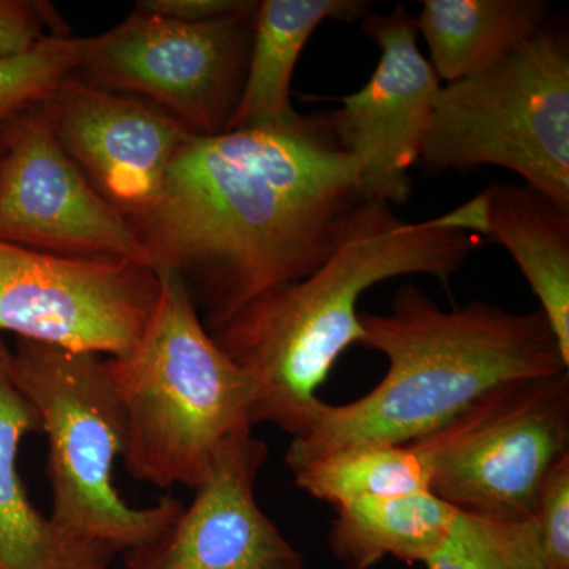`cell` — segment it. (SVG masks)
I'll use <instances>...</instances> for the list:
<instances>
[{
    "label": "cell",
    "mask_w": 569,
    "mask_h": 569,
    "mask_svg": "<svg viewBox=\"0 0 569 569\" xmlns=\"http://www.w3.org/2000/svg\"><path fill=\"white\" fill-rule=\"evenodd\" d=\"M361 201L358 163L328 118L190 134L151 212L133 224L153 269L197 283L211 332L316 271Z\"/></svg>",
    "instance_id": "6da1fadb"
},
{
    "label": "cell",
    "mask_w": 569,
    "mask_h": 569,
    "mask_svg": "<svg viewBox=\"0 0 569 569\" xmlns=\"http://www.w3.org/2000/svg\"><path fill=\"white\" fill-rule=\"evenodd\" d=\"M485 238L443 219L408 222L391 204L361 200L347 213L325 263L276 288L211 332L253 383V422L302 436L337 359L361 343L358 302L369 288L400 276L447 283Z\"/></svg>",
    "instance_id": "7a4b0ae2"
},
{
    "label": "cell",
    "mask_w": 569,
    "mask_h": 569,
    "mask_svg": "<svg viewBox=\"0 0 569 569\" xmlns=\"http://www.w3.org/2000/svg\"><path fill=\"white\" fill-rule=\"evenodd\" d=\"M362 340L388 358L372 391L343 406L318 403L287 451L290 470L359 441L408 445L436 432L505 385L567 373L541 309L515 313L471 301L445 310L403 284L387 316L361 312Z\"/></svg>",
    "instance_id": "3957f363"
},
{
    "label": "cell",
    "mask_w": 569,
    "mask_h": 569,
    "mask_svg": "<svg viewBox=\"0 0 569 569\" xmlns=\"http://www.w3.org/2000/svg\"><path fill=\"white\" fill-rule=\"evenodd\" d=\"M159 274L141 339L104 367L126 418V470L157 488L194 489L223 445L253 429V383L206 331L186 280Z\"/></svg>",
    "instance_id": "277c9868"
},
{
    "label": "cell",
    "mask_w": 569,
    "mask_h": 569,
    "mask_svg": "<svg viewBox=\"0 0 569 569\" xmlns=\"http://www.w3.org/2000/svg\"><path fill=\"white\" fill-rule=\"evenodd\" d=\"M11 370L48 437L50 519L62 533L114 556L140 548L178 518V498L134 508L112 482L126 451V418L104 356L17 340Z\"/></svg>",
    "instance_id": "5b68a950"
},
{
    "label": "cell",
    "mask_w": 569,
    "mask_h": 569,
    "mask_svg": "<svg viewBox=\"0 0 569 569\" xmlns=\"http://www.w3.org/2000/svg\"><path fill=\"white\" fill-rule=\"evenodd\" d=\"M418 164L500 167L569 208V40L546 26L508 58L438 89Z\"/></svg>",
    "instance_id": "8992f818"
},
{
    "label": "cell",
    "mask_w": 569,
    "mask_h": 569,
    "mask_svg": "<svg viewBox=\"0 0 569 569\" xmlns=\"http://www.w3.org/2000/svg\"><path fill=\"white\" fill-rule=\"evenodd\" d=\"M430 492L471 518L533 522L539 486L569 455V372L505 385L411 441Z\"/></svg>",
    "instance_id": "52a82bcc"
},
{
    "label": "cell",
    "mask_w": 569,
    "mask_h": 569,
    "mask_svg": "<svg viewBox=\"0 0 569 569\" xmlns=\"http://www.w3.org/2000/svg\"><path fill=\"white\" fill-rule=\"evenodd\" d=\"M254 14L186 24L134 10L102 36L82 39L74 74L156 104L197 137L219 134L244 88Z\"/></svg>",
    "instance_id": "ba28073f"
},
{
    "label": "cell",
    "mask_w": 569,
    "mask_h": 569,
    "mask_svg": "<svg viewBox=\"0 0 569 569\" xmlns=\"http://www.w3.org/2000/svg\"><path fill=\"white\" fill-rule=\"evenodd\" d=\"M160 274L114 258L62 257L0 241V336L97 353L137 346Z\"/></svg>",
    "instance_id": "9c48e42d"
},
{
    "label": "cell",
    "mask_w": 569,
    "mask_h": 569,
    "mask_svg": "<svg viewBox=\"0 0 569 569\" xmlns=\"http://www.w3.org/2000/svg\"><path fill=\"white\" fill-rule=\"evenodd\" d=\"M0 241L153 269L129 220L97 193L56 140L41 103L0 132Z\"/></svg>",
    "instance_id": "30bf717a"
},
{
    "label": "cell",
    "mask_w": 569,
    "mask_h": 569,
    "mask_svg": "<svg viewBox=\"0 0 569 569\" xmlns=\"http://www.w3.org/2000/svg\"><path fill=\"white\" fill-rule=\"evenodd\" d=\"M362 29L380 48V61L359 91L340 99L329 129L358 163L361 200L403 204L441 82L419 50L417 18L406 6L367 14Z\"/></svg>",
    "instance_id": "8fae6325"
},
{
    "label": "cell",
    "mask_w": 569,
    "mask_h": 569,
    "mask_svg": "<svg viewBox=\"0 0 569 569\" xmlns=\"http://www.w3.org/2000/svg\"><path fill=\"white\" fill-rule=\"evenodd\" d=\"M41 107L67 156L132 228L159 201L168 168L192 134L156 104L77 74Z\"/></svg>",
    "instance_id": "7c38bea8"
},
{
    "label": "cell",
    "mask_w": 569,
    "mask_h": 569,
    "mask_svg": "<svg viewBox=\"0 0 569 569\" xmlns=\"http://www.w3.org/2000/svg\"><path fill=\"white\" fill-rule=\"evenodd\" d=\"M268 447L250 432L231 438L194 488L192 503L151 541L129 550L126 569H306L254 497Z\"/></svg>",
    "instance_id": "4fadbf2b"
},
{
    "label": "cell",
    "mask_w": 569,
    "mask_h": 569,
    "mask_svg": "<svg viewBox=\"0 0 569 569\" xmlns=\"http://www.w3.org/2000/svg\"><path fill=\"white\" fill-rule=\"evenodd\" d=\"M40 430L36 410L17 387L11 350L0 336V569H104L107 550L67 537L33 507L18 456L22 438Z\"/></svg>",
    "instance_id": "5bb4252c"
},
{
    "label": "cell",
    "mask_w": 569,
    "mask_h": 569,
    "mask_svg": "<svg viewBox=\"0 0 569 569\" xmlns=\"http://www.w3.org/2000/svg\"><path fill=\"white\" fill-rule=\"evenodd\" d=\"M365 0H263L253 21L244 88L227 130L280 129L305 121L291 104V78L307 40L328 20H365Z\"/></svg>",
    "instance_id": "9a60e30c"
},
{
    "label": "cell",
    "mask_w": 569,
    "mask_h": 569,
    "mask_svg": "<svg viewBox=\"0 0 569 569\" xmlns=\"http://www.w3.org/2000/svg\"><path fill=\"white\" fill-rule=\"evenodd\" d=\"M482 194L485 236L519 266L569 365V208L527 183H493Z\"/></svg>",
    "instance_id": "2e32d148"
},
{
    "label": "cell",
    "mask_w": 569,
    "mask_h": 569,
    "mask_svg": "<svg viewBox=\"0 0 569 569\" xmlns=\"http://www.w3.org/2000/svg\"><path fill=\"white\" fill-rule=\"evenodd\" d=\"M418 32L438 80L455 82L489 70L548 26V0H425Z\"/></svg>",
    "instance_id": "e0dca14e"
},
{
    "label": "cell",
    "mask_w": 569,
    "mask_h": 569,
    "mask_svg": "<svg viewBox=\"0 0 569 569\" xmlns=\"http://www.w3.org/2000/svg\"><path fill=\"white\" fill-rule=\"evenodd\" d=\"M335 509L329 545L346 569H370L388 556L426 565L443 548L459 512L430 490L358 498Z\"/></svg>",
    "instance_id": "ac0fdd59"
},
{
    "label": "cell",
    "mask_w": 569,
    "mask_h": 569,
    "mask_svg": "<svg viewBox=\"0 0 569 569\" xmlns=\"http://www.w3.org/2000/svg\"><path fill=\"white\" fill-rule=\"evenodd\" d=\"M296 486L337 505L365 497H395L430 490L425 456L411 445L359 441L293 468Z\"/></svg>",
    "instance_id": "d6986e66"
},
{
    "label": "cell",
    "mask_w": 569,
    "mask_h": 569,
    "mask_svg": "<svg viewBox=\"0 0 569 569\" xmlns=\"http://www.w3.org/2000/svg\"><path fill=\"white\" fill-rule=\"evenodd\" d=\"M427 569H549L533 522L505 523L458 512Z\"/></svg>",
    "instance_id": "ffe728a7"
},
{
    "label": "cell",
    "mask_w": 569,
    "mask_h": 569,
    "mask_svg": "<svg viewBox=\"0 0 569 569\" xmlns=\"http://www.w3.org/2000/svg\"><path fill=\"white\" fill-rule=\"evenodd\" d=\"M82 39L59 37L21 54L0 58V132L44 102L81 66Z\"/></svg>",
    "instance_id": "44dd1931"
},
{
    "label": "cell",
    "mask_w": 569,
    "mask_h": 569,
    "mask_svg": "<svg viewBox=\"0 0 569 569\" xmlns=\"http://www.w3.org/2000/svg\"><path fill=\"white\" fill-rule=\"evenodd\" d=\"M533 523L549 569H569V455L539 486Z\"/></svg>",
    "instance_id": "7402d4cb"
},
{
    "label": "cell",
    "mask_w": 569,
    "mask_h": 569,
    "mask_svg": "<svg viewBox=\"0 0 569 569\" xmlns=\"http://www.w3.org/2000/svg\"><path fill=\"white\" fill-rule=\"evenodd\" d=\"M59 37H70V32L52 3L0 0V58L21 54Z\"/></svg>",
    "instance_id": "603a6c76"
},
{
    "label": "cell",
    "mask_w": 569,
    "mask_h": 569,
    "mask_svg": "<svg viewBox=\"0 0 569 569\" xmlns=\"http://www.w3.org/2000/svg\"><path fill=\"white\" fill-rule=\"evenodd\" d=\"M258 3L253 0H140L134 10L186 24H204L249 17L257 13Z\"/></svg>",
    "instance_id": "cb8c5ba5"
},
{
    "label": "cell",
    "mask_w": 569,
    "mask_h": 569,
    "mask_svg": "<svg viewBox=\"0 0 569 569\" xmlns=\"http://www.w3.org/2000/svg\"><path fill=\"white\" fill-rule=\"evenodd\" d=\"M104 569H111V568H110V567H108V568H104Z\"/></svg>",
    "instance_id": "d4e9b609"
}]
</instances>
